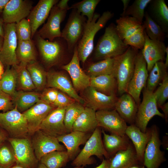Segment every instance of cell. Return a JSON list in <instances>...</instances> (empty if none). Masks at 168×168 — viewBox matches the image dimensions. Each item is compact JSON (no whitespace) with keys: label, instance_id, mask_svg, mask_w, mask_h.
I'll return each mask as SVG.
<instances>
[{"label":"cell","instance_id":"8","mask_svg":"<svg viewBox=\"0 0 168 168\" xmlns=\"http://www.w3.org/2000/svg\"><path fill=\"white\" fill-rule=\"evenodd\" d=\"M148 75L146 63L140 50L136 56L134 72L126 92L133 97L138 106L140 103V94L145 87Z\"/></svg>","mask_w":168,"mask_h":168},{"label":"cell","instance_id":"15","mask_svg":"<svg viewBox=\"0 0 168 168\" xmlns=\"http://www.w3.org/2000/svg\"><path fill=\"white\" fill-rule=\"evenodd\" d=\"M31 142L35 156L40 161L43 156L54 151H66L57 138L50 136L40 129L33 134Z\"/></svg>","mask_w":168,"mask_h":168},{"label":"cell","instance_id":"13","mask_svg":"<svg viewBox=\"0 0 168 168\" xmlns=\"http://www.w3.org/2000/svg\"><path fill=\"white\" fill-rule=\"evenodd\" d=\"M98 127H102L111 134L120 136L125 135L126 123L116 110H104L96 111Z\"/></svg>","mask_w":168,"mask_h":168},{"label":"cell","instance_id":"32","mask_svg":"<svg viewBox=\"0 0 168 168\" xmlns=\"http://www.w3.org/2000/svg\"><path fill=\"white\" fill-rule=\"evenodd\" d=\"M116 28L120 37L123 40L142 28L143 23L136 19L129 16L120 17L116 19Z\"/></svg>","mask_w":168,"mask_h":168},{"label":"cell","instance_id":"38","mask_svg":"<svg viewBox=\"0 0 168 168\" xmlns=\"http://www.w3.org/2000/svg\"><path fill=\"white\" fill-rule=\"evenodd\" d=\"M17 77L16 70L12 66H7L0 80V89L12 97L17 92Z\"/></svg>","mask_w":168,"mask_h":168},{"label":"cell","instance_id":"25","mask_svg":"<svg viewBox=\"0 0 168 168\" xmlns=\"http://www.w3.org/2000/svg\"><path fill=\"white\" fill-rule=\"evenodd\" d=\"M125 134L131 140L138 160L143 164L144 150L151 135V128L143 133L134 124H132L128 126Z\"/></svg>","mask_w":168,"mask_h":168},{"label":"cell","instance_id":"59","mask_svg":"<svg viewBox=\"0 0 168 168\" xmlns=\"http://www.w3.org/2000/svg\"><path fill=\"white\" fill-rule=\"evenodd\" d=\"M166 57L165 58V62L164 63L166 67L167 68L168 67V47H166Z\"/></svg>","mask_w":168,"mask_h":168},{"label":"cell","instance_id":"43","mask_svg":"<svg viewBox=\"0 0 168 168\" xmlns=\"http://www.w3.org/2000/svg\"><path fill=\"white\" fill-rule=\"evenodd\" d=\"M100 0H83L75 3L69 7V10L75 9L82 16L87 17V21L92 20L96 7Z\"/></svg>","mask_w":168,"mask_h":168},{"label":"cell","instance_id":"5","mask_svg":"<svg viewBox=\"0 0 168 168\" xmlns=\"http://www.w3.org/2000/svg\"><path fill=\"white\" fill-rule=\"evenodd\" d=\"M53 41L44 39L39 35L37 38V46L42 60L48 66L54 65L69 54H73L62 38Z\"/></svg>","mask_w":168,"mask_h":168},{"label":"cell","instance_id":"26","mask_svg":"<svg viewBox=\"0 0 168 168\" xmlns=\"http://www.w3.org/2000/svg\"><path fill=\"white\" fill-rule=\"evenodd\" d=\"M138 106L133 97L126 92L118 98L114 109L127 123L134 124Z\"/></svg>","mask_w":168,"mask_h":168},{"label":"cell","instance_id":"57","mask_svg":"<svg viewBox=\"0 0 168 168\" xmlns=\"http://www.w3.org/2000/svg\"><path fill=\"white\" fill-rule=\"evenodd\" d=\"M6 137L5 133L0 128V144L6 139Z\"/></svg>","mask_w":168,"mask_h":168},{"label":"cell","instance_id":"31","mask_svg":"<svg viewBox=\"0 0 168 168\" xmlns=\"http://www.w3.org/2000/svg\"><path fill=\"white\" fill-rule=\"evenodd\" d=\"M90 86L107 95H116L117 92L116 80L111 74L90 77Z\"/></svg>","mask_w":168,"mask_h":168},{"label":"cell","instance_id":"28","mask_svg":"<svg viewBox=\"0 0 168 168\" xmlns=\"http://www.w3.org/2000/svg\"><path fill=\"white\" fill-rule=\"evenodd\" d=\"M149 4L148 14L166 34H168V7L165 1L151 0Z\"/></svg>","mask_w":168,"mask_h":168},{"label":"cell","instance_id":"34","mask_svg":"<svg viewBox=\"0 0 168 168\" xmlns=\"http://www.w3.org/2000/svg\"><path fill=\"white\" fill-rule=\"evenodd\" d=\"M167 69V68L163 61L156 62L148 74L145 87L146 89L153 92L168 74Z\"/></svg>","mask_w":168,"mask_h":168},{"label":"cell","instance_id":"10","mask_svg":"<svg viewBox=\"0 0 168 168\" xmlns=\"http://www.w3.org/2000/svg\"><path fill=\"white\" fill-rule=\"evenodd\" d=\"M151 129V135L144 150L143 165L146 168H159L166 159L164 152L160 149L162 142L157 127L153 125Z\"/></svg>","mask_w":168,"mask_h":168},{"label":"cell","instance_id":"37","mask_svg":"<svg viewBox=\"0 0 168 168\" xmlns=\"http://www.w3.org/2000/svg\"><path fill=\"white\" fill-rule=\"evenodd\" d=\"M114 58H107L91 63L86 70L87 74L90 77L112 75Z\"/></svg>","mask_w":168,"mask_h":168},{"label":"cell","instance_id":"46","mask_svg":"<svg viewBox=\"0 0 168 168\" xmlns=\"http://www.w3.org/2000/svg\"><path fill=\"white\" fill-rule=\"evenodd\" d=\"M15 30L18 41L31 40V28L27 19H24L15 23Z\"/></svg>","mask_w":168,"mask_h":168},{"label":"cell","instance_id":"63","mask_svg":"<svg viewBox=\"0 0 168 168\" xmlns=\"http://www.w3.org/2000/svg\"><path fill=\"white\" fill-rule=\"evenodd\" d=\"M10 168H25L22 166L18 165L16 164V165H14L11 167Z\"/></svg>","mask_w":168,"mask_h":168},{"label":"cell","instance_id":"42","mask_svg":"<svg viewBox=\"0 0 168 168\" xmlns=\"http://www.w3.org/2000/svg\"><path fill=\"white\" fill-rule=\"evenodd\" d=\"M85 106L76 101L66 108L64 119L65 126L68 132L72 131L74 122L84 110Z\"/></svg>","mask_w":168,"mask_h":168},{"label":"cell","instance_id":"3","mask_svg":"<svg viewBox=\"0 0 168 168\" xmlns=\"http://www.w3.org/2000/svg\"><path fill=\"white\" fill-rule=\"evenodd\" d=\"M139 50L129 46L122 54L114 58L112 75L117 83V92L119 95L126 93L128 84L133 75L135 60Z\"/></svg>","mask_w":168,"mask_h":168},{"label":"cell","instance_id":"20","mask_svg":"<svg viewBox=\"0 0 168 168\" xmlns=\"http://www.w3.org/2000/svg\"><path fill=\"white\" fill-rule=\"evenodd\" d=\"M55 107L40 99L35 104L22 113L28 124L29 133L33 134L38 130L41 123Z\"/></svg>","mask_w":168,"mask_h":168},{"label":"cell","instance_id":"49","mask_svg":"<svg viewBox=\"0 0 168 168\" xmlns=\"http://www.w3.org/2000/svg\"><path fill=\"white\" fill-rule=\"evenodd\" d=\"M12 98L0 89V111L5 112L14 108Z\"/></svg>","mask_w":168,"mask_h":168},{"label":"cell","instance_id":"51","mask_svg":"<svg viewBox=\"0 0 168 168\" xmlns=\"http://www.w3.org/2000/svg\"><path fill=\"white\" fill-rule=\"evenodd\" d=\"M58 89L50 88L46 89L40 94V99L53 105L57 96Z\"/></svg>","mask_w":168,"mask_h":168},{"label":"cell","instance_id":"9","mask_svg":"<svg viewBox=\"0 0 168 168\" xmlns=\"http://www.w3.org/2000/svg\"><path fill=\"white\" fill-rule=\"evenodd\" d=\"M155 115L164 117L158 109L153 92L145 87L143 91L142 100L138 106L134 124L142 132L145 133L149 122Z\"/></svg>","mask_w":168,"mask_h":168},{"label":"cell","instance_id":"16","mask_svg":"<svg viewBox=\"0 0 168 168\" xmlns=\"http://www.w3.org/2000/svg\"><path fill=\"white\" fill-rule=\"evenodd\" d=\"M66 108L58 107L52 110L43 120L38 129L56 138L69 133L64 122Z\"/></svg>","mask_w":168,"mask_h":168},{"label":"cell","instance_id":"19","mask_svg":"<svg viewBox=\"0 0 168 168\" xmlns=\"http://www.w3.org/2000/svg\"><path fill=\"white\" fill-rule=\"evenodd\" d=\"M46 84L48 87L58 89L84 105L85 99L79 96L67 76L60 72H47Z\"/></svg>","mask_w":168,"mask_h":168},{"label":"cell","instance_id":"2","mask_svg":"<svg viewBox=\"0 0 168 168\" xmlns=\"http://www.w3.org/2000/svg\"><path fill=\"white\" fill-rule=\"evenodd\" d=\"M114 16V13L109 11L104 12L101 16L100 14L95 13L91 21H87L84 33L77 47L80 61L83 63L86 62L93 50L96 35Z\"/></svg>","mask_w":168,"mask_h":168},{"label":"cell","instance_id":"44","mask_svg":"<svg viewBox=\"0 0 168 168\" xmlns=\"http://www.w3.org/2000/svg\"><path fill=\"white\" fill-rule=\"evenodd\" d=\"M151 0H135L128 6L124 16H129L143 22L145 15V10Z\"/></svg>","mask_w":168,"mask_h":168},{"label":"cell","instance_id":"41","mask_svg":"<svg viewBox=\"0 0 168 168\" xmlns=\"http://www.w3.org/2000/svg\"><path fill=\"white\" fill-rule=\"evenodd\" d=\"M27 64L20 63L13 67L16 74L17 84L22 89L30 91L35 89L30 73L26 68Z\"/></svg>","mask_w":168,"mask_h":168},{"label":"cell","instance_id":"35","mask_svg":"<svg viewBox=\"0 0 168 168\" xmlns=\"http://www.w3.org/2000/svg\"><path fill=\"white\" fill-rule=\"evenodd\" d=\"M16 55L20 63L27 64L36 61L35 48L32 40L18 41Z\"/></svg>","mask_w":168,"mask_h":168},{"label":"cell","instance_id":"62","mask_svg":"<svg viewBox=\"0 0 168 168\" xmlns=\"http://www.w3.org/2000/svg\"><path fill=\"white\" fill-rule=\"evenodd\" d=\"M37 168H47L43 164L40 163L39 165Z\"/></svg>","mask_w":168,"mask_h":168},{"label":"cell","instance_id":"27","mask_svg":"<svg viewBox=\"0 0 168 168\" xmlns=\"http://www.w3.org/2000/svg\"><path fill=\"white\" fill-rule=\"evenodd\" d=\"M109 160L108 168H127L133 164L140 163L131 142L126 149L118 152Z\"/></svg>","mask_w":168,"mask_h":168},{"label":"cell","instance_id":"40","mask_svg":"<svg viewBox=\"0 0 168 168\" xmlns=\"http://www.w3.org/2000/svg\"><path fill=\"white\" fill-rule=\"evenodd\" d=\"M144 17L143 25L148 38L152 40L164 42L166 34L161 27L151 18L147 11L145 12Z\"/></svg>","mask_w":168,"mask_h":168},{"label":"cell","instance_id":"60","mask_svg":"<svg viewBox=\"0 0 168 168\" xmlns=\"http://www.w3.org/2000/svg\"><path fill=\"white\" fill-rule=\"evenodd\" d=\"M4 72L3 64L0 61V80Z\"/></svg>","mask_w":168,"mask_h":168},{"label":"cell","instance_id":"14","mask_svg":"<svg viewBox=\"0 0 168 168\" xmlns=\"http://www.w3.org/2000/svg\"><path fill=\"white\" fill-rule=\"evenodd\" d=\"M68 10L61 9L56 4L51 9L47 22L39 30L38 35L42 38L53 41L62 37L60 24L64 20Z\"/></svg>","mask_w":168,"mask_h":168},{"label":"cell","instance_id":"54","mask_svg":"<svg viewBox=\"0 0 168 168\" xmlns=\"http://www.w3.org/2000/svg\"><path fill=\"white\" fill-rule=\"evenodd\" d=\"M109 163V159H105L103 158L101 163L95 168H108Z\"/></svg>","mask_w":168,"mask_h":168},{"label":"cell","instance_id":"45","mask_svg":"<svg viewBox=\"0 0 168 168\" xmlns=\"http://www.w3.org/2000/svg\"><path fill=\"white\" fill-rule=\"evenodd\" d=\"M124 43L138 50H142L145 43V30L143 26L123 40Z\"/></svg>","mask_w":168,"mask_h":168},{"label":"cell","instance_id":"30","mask_svg":"<svg viewBox=\"0 0 168 168\" xmlns=\"http://www.w3.org/2000/svg\"><path fill=\"white\" fill-rule=\"evenodd\" d=\"M101 133L103 136L104 147L110 158L118 152L126 149L131 143L126 134L122 136L114 134L109 135L103 129Z\"/></svg>","mask_w":168,"mask_h":168},{"label":"cell","instance_id":"7","mask_svg":"<svg viewBox=\"0 0 168 168\" xmlns=\"http://www.w3.org/2000/svg\"><path fill=\"white\" fill-rule=\"evenodd\" d=\"M0 126L6 130L12 138H25L29 133L26 119L16 106L10 110L0 113Z\"/></svg>","mask_w":168,"mask_h":168},{"label":"cell","instance_id":"64","mask_svg":"<svg viewBox=\"0 0 168 168\" xmlns=\"http://www.w3.org/2000/svg\"><path fill=\"white\" fill-rule=\"evenodd\" d=\"M83 167H76L75 168H83Z\"/></svg>","mask_w":168,"mask_h":168},{"label":"cell","instance_id":"1","mask_svg":"<svg viewBox=\"0 0 168 168\" xmlns=\"http://www.w3.org/2000/svg\"><path fill=\"white\" fill-rule=\"evenodd\" d=\"M129 46L120 38L116 25L112 23L105 28L104 34L99 38L92 53L95 59L100 61L120 55Z\"/></svg>","mask_w":168,"mask_h":168},{"label":"cell","instance_id":"6","mask_svg":"<svg viewBox=\"0 0 168 168\" xmlns=\"http://www.w3.org/2000/svg\"><path fill=\"white\" fill-rule=\"evenodd\" d=\"M62 32V38L66 42L69 49L73 52L84 33L87 19L76 10L72 9Z\"/></svg>","mask_w":168,"mask_h":168},{"label":"cell","instance_id":"12","mask_svg":"<svg viewBox=\"0 0 168 168\" xmlns=\"http://www.w3.org/2000/svg\"><path fill=\"white\" fill-rule=\"evenodd\" d=\"M17 39L15 30V23L6 24L2 45L0 50V61L7 66L18 64L16 50Z\"/></svg>","mask_w":168,"mask_h":168},{"label":"cell","instance_id":"47","mask_svg":"<svg viewBox=\"0 0 168 168\" xmlns=\"http://www.w3.org/2000/svg\"><path fill=\"white\" fill-rule=\"evenodd\" d=\"M16 164L13 151L9 147L3 146L0 147V168H10Z\"/></svg>","mask_w":168,"mask_h":168},{"label":"cell","instance_id":"22","mask_svg":"<svg viewBox=\"0 0 168 168\" xmlns=\"http://www.w3.org/2000/svg\"><path fill=\"white\" fill-rule=\"evenodd\" d=\"M145 44L141 51L149 72L156 62L165 60L166 47L164 42L149 39L145 31Z\"/></svg>","mask_w":168,"mask_h":168},{"label":"cell","instance_id":"55","mask_svg":"<svg viewBox=\"0 0 168 168\" xmlns=\"http://www.w3.org/2000/svg\"><path fill=\"white\" fill-rule=\"evenodd\" d=\"M123 4V12L121 14V16H124L125 12L128 7V4L130 2V0H121Z\"/></svg>","mask_w":168,"mask_h":168},{"label":"cell","instance_id":"33","mask_svg":"<svg viewBox=\"0 0 168 168\" xmlns=\"http://www.w3.org/2000/svg\"><path fill=\"white\" fill-rule=\"evenodd\" d=\"M39 93L33 91H17L12 97L13 103L20 112L27 110L40 99Z\"/></svg>","mask_w":168,"mask_h":168},{"label":"cell","instance_id":"29","mask_svg":"<svg viewBox=\"0 0 168 168\" xmlns=\"http://www.w3.org/2000/svg\"><path fill=\"white\" fill-rule=\"evenodd\" d=\"M96 111L92 109L85 107L82 112L74 122L72 126V131L81 132L93 133L98 127Z\"/></svg>","mask_w":168,"mask_h":168},{"label":"cell","instance_id":"24","mask_svg":"<svg viewBox=\"0 0 168 168\" xmlns=\"http://www.w3.org/2000/svg\"><path fill=\"white\" fill-rule=\"evenodd\" d=\"M91 134L77 131H73L57 138L65 147L70 160H73L79 152V146L85 144Z\"/></svg>","mask_w":168,"mask_h":168},{"label":"cell","instance_id":"21","mask_svg":"<svg viewBox=\"0 0 168 168\" xmlns=\"http://www.w3.org/2000/svg\"><path fill=\"white\" fill-rule=\"evenodd\" d=\"M84 99L86 107L96 111L114 109L118 98L115 94L107 95L89 86L85 90Z\"/></svg>","mask_w":168,"mask_h":168},{"label":"cell","instance_id":"11","mask_svg":"<svg viewBox=\"0 0 168 168\" xmlns=\"http://www.w3.org/2000/svg\"><path fill=\"white\" fill-rule=\"evenodd\" d=\"M16 159V164L25 168H36L39 161L31 142L27 138H9Z\"/></svg>","mask_w":168,"mask_h":168},{"label":"cell","instance_id":"52","mask_svg":"<svg viewBox=\"0 0 168 168\" xmlns=\"http://www.w3.org/2000/svg\"><path fill=\"white\" fill-rule=\"evenodd\" d=\"M68 0H61L59 1L56 4L59 8L69 10V7L68 5Z\"/></svg>","mask_w":168,"mask_h":168},{"label":"cell","instance_id":"48","mask_svg":"<svg viewBox=\"0 0 168 168\" xmlns=\"http://www.w3.org/2000/svg\"><path fill=\"white\" fill-rule=\"evenodd\" d=\"M157 106L160 107L165 103L168 98V75L165 77L160 86L153 92Z\"/></svg>","mask_w":168,"mask_h":168},{"label":"cell","instance_id":"23","mask_svg":"<svg viewBox=\"0 0 168 168\" xmlns=\"http://www.w3.org/2000/svg\"><path fill=\"white\" fill-rule=\"evenodd\" d=\"M58 1V0H40L31 10L27 19L31 26V37L38 28L45 22L51 9Z\"/></svg>","mask_w":168,"mask_h":168},{"label":"cell","instance_id":"56","mask_svg":"<svg viewBox=\"0 0 168 168\" xmlns=\"http://www.w3.org/2000/svg\"><path fill=\"white\" fill-rule=\"evenodd\" d=\"M9 0H0V13L2 12L3 9Z\"/></svg>","mask_w":168,"mask_h":168},{"label":"cell","instance_id":"58","mask_svg":"<svg viewBox=\"0 0 168 168\" xmlns=\"http://www.w3.org/2000/svg\"><path fill=\"white\" fill-rule=\"evenodd\" d=\"M4 35V30L3 27L2 22L0 21V36L3 38Z\"/></svg>","mask_w":168,"mask_h":168},{"label":"cell","instance_id":"36","mask_svg":"<svg viewBox=\"0 0 168 168\" xmlns=\"http://www.w3.org/2000/svg\"><path fill=\"white\" fill-rule=\"evenodd\" d=\"M69 161L66 151H54L44 155L40 161L47 168H61Z\"/></svg>","mask_w":168,"mask_h":168},{"label":"cell","instance_id":"4","mask_svg":"<svg viewBox=\"0 0 168 168\" xmlns=\"http://www.w3.org/2000/svg\"><path fill=\"white\" fill-rule=\"evenodd\" d=\"M101 130L97 127L88 139L82 150L73 160L71 165L76 167H82L93 164L94 160L91 157L96 156L103 159L110 157L104 147L101 138Z\"/></svg>","mask_w":168,"mask_h":168},{"label":"cell","instance_id":"39","mask_svg":"<svg viewBox=\"0 0 168 168\" xmlns=\"http://www.w3.org/2000/svg\"><path fill=\"white\" fill-rule=\"evenodd\" d=\"M26 68L35 89H43L46 84L47 72L36 61L28 64Z\"/></svg>","mask_w":168,"mask_h":168},{"label":"cell","instance_id":"61","mask_svg":"<svg viewBox=\"0 0 168 168\" xmlns=\"http://www.w3.org/2000/svg\"><path fill=\"white\" fill-rule=\"evenodd\" d=\"M3 38L0 36V50L1 49L3 44Z\"/></svg>","mask_w":168,"mask_h":168},{"label":"cell","instance_id":"18","mask_svg":"<svg viewBox=\"0 0 168 168\" xmlns=\"http://www.w3.org/2000/svg\"><path fill=\"white\" fill-rule=\"evenodd\" d=\"M32 4L29 0H9L2 12L3 22L16 23L26 18L32 10Z\"/></svg>","mask_w":168,"mask_h":168},{"label":"cell","instance_id":"50","mask_svg":"<svg viewBox=\"0 0 168 168\" xmlns=\"http://www.w3.org/2000/svg\"><path fill=\"white\" fill-rule=\"evenodd\" d=\"M76 101L67 94L58 91L56 99L53 105L56 108L66 107Z\"/></svg>","mask_w":168,"mask_h":168},{"label":"cell","instance_id":"53","mask_svg":"<svg viewBox=\"0 0 168 168\" xmlns=\"http://www.w3.org/2000/svg\"><path fill=\"white\" fill-rule=\"evenodd\" d=\"M160 108L162 110L164 114V117L166 122H168V102L165 103L161 106Z\"/></svg>","mask_w":168,"mask_h":168},{"label":"cell","instance_id":"17","mask_svg":"<svg viewBox=\"0 0 168 168\" xmlns=\"http://www.w3.org/2000/svg\"><path fill=\"white\" fill-rule=\"evenodd\" d=\"M77 47L74 48L70 61L68 63L62 66L61 68L68 73L74 89L76 91H78L84 90L90 86V77L80 67Z\"/></svg>","mask_w":168,"mask_h":168}]
</instances>
